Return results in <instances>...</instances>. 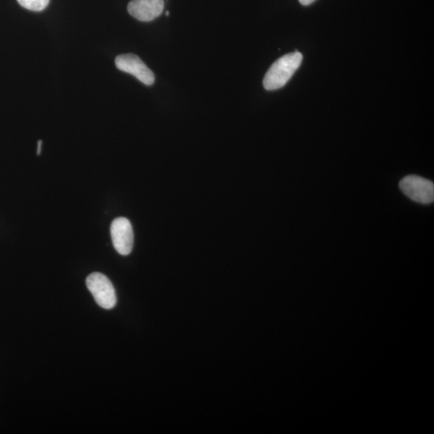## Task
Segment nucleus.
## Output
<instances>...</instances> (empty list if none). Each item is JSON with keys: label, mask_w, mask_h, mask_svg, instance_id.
Listing matches in <instances>:
<instances>
[{"label": "nucleus", "mask_w": 434, "mask_h": 434, "mask_svg": "<svg viewBox=\"0 0 434 434\" xmlns=\"http://www.w3.org/2000/svg\"><path fill=\"white\" fill-rule=\"evenodd\" d=\"M303 62L302 53L294 52L278 59L266 74L263 80L266 90H276L286 85Z\"/></svg>", "instance_id": "nucleus-1"}, {"label": "nucleus", "mask_w": 434, "mask_h": 434, "mask_svg": "<svg viewBox=\"0 0 434 434\" xmlns=\"http://www.w3.org/2000/svg\"><path fill=\"white\" fill-rule=\"evenodd\" d=\"M87 286L101 308L110 310L115 307L117 297L115 287L103 273H91L87 278Z\"/></svg>", "instance_id": "nucleus-2"}, {"label": "nucleus", "mask_w": 434, "mask_h": 434, "mask_svg": "<svg viewBox=\"0 0 434 434\" xmlns=\"http://www.w3.org/2000/svg\"><path fill=\"white\" fill-rule=\"evenodd\" d=\"M400 189L412 201L428 205L434 201V185L421 176L409 175L400 182Z\"/></svg>", "instance_id": "nucleus-3"}, {"label": "nucleus", "mask_w": 434, "mask_h": 434, "mask_svg": "<svg viewBox=\"0 0 434 434\" xmlns=\"http://www.w3.org/2000/svg\"><path fill=\"white\" fill-rule=\"evenodd\" d=\"M111 238L117 253L123 256L131 253L133 245L132 225L125 217L116 218L111 224Z\"/></svg>", "instance_id": "nucleus-4"}, {"label": "nucleus", "mask_w": 434, "mask_h": 434, "mask_svg": "<svg viewBox=\"0 0 434 434\" xmlns=\"http://www.w3.org/2000/svg\"><path fill=\"white\" fill-rule=\"evenodd\" d=\"M115 64L120 71L133 75L145 85H152L154 82L153 72L135 55H120L116 58Z\"/></svg>", "instance_id": "nucleus-5"}, {"label": "nucleus", "mask_w": 434, "mask_h": 434, "mask_svg": "<svg viewBox=\"0 0 434 434\" xmlns=\"http://www.w3.org/2000/svg\"><path fill=\"white\" fill-rule=\"evenodd\" d=\"M127 9L133 17L143 22H149L162 14L164 0H132Z\"/></svg>", "instance_id": "nucleus-6"}, {"label": "nucleus", "mask_w": 434, "mask_h": 434, "mask_svg": "<svg viewBox=\"0 0 434 434\" xmlns=\"http://www.w3.org/2000/svg\"><path fill=\"white\" fill-rule=\"evenodd\" d=\"M20 6L23 8L34 10V12H41L45 10L50 0H17Z\"/></svg>", "instance_id": "nucleus-7"}, {"label": "nucleus", "mask_w": 434, "mask_h": 434, "mask_svg": "<svg viewBox=\"0 0 434 434\" xmlns=\"http://www.w3.org/2000/svg\"><path fill=\"white\" fill-rule=\"evenodd\" d=\"M314 1L315 0H299L300 3L303 5V6H308V5L312 4Z\"/></svg>", "instance_id": "nucleus-8"}, {"label": "nucleus", "mask_w": 434, "mask_h": 434, "mask_svg": "<svg viewBox=\"0 0 434 434\" xmlns=\"http://www.w3.org/2000/svg\"><path fill=\"white\" fill-rule=\"evenodd\" d=\"M42 140L38 141V148H37V154L40 155L41 152Z\"/></svg>", "instance_id": "nucleus-9"}, {"label": "nucleus", "mask_w": 434, "mask_h": 434, "mask_svg": "<svg viewBox=\"0 0 434 434\" xmlns=\"http://www.w3.org/2000/svg\"><path fill=\"white\" fill-rule=\"evenodd\" d=\"M166 14H167V15H169V12L166 13Z\"/></svg>", "instance_id": "nucleus-10"}]
</instances>
